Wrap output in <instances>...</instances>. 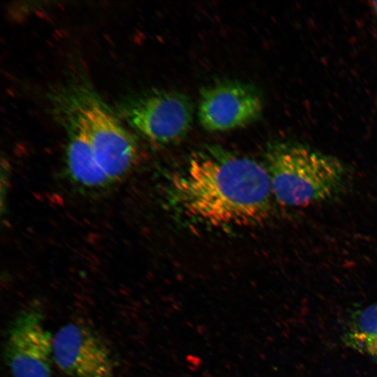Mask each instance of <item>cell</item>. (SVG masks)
<instances>
[{
	"instance_id": "obj_1",
	"label": "cell",
	"mask_w": 377,
	"mask_h": 377,
	"mask_svg": "<svg viewBox=\"0 0 377 377\" xmlns=\"http://www.w3.org/2000/svg\"><path fill=\"white\" fill-rule=\"evenodd\" d=\"M167 194L184 219L221 230L263 223L274 197L264 163L216 145L193 152L171 174Z\"/></svg>"
},
{
	"instance_id": "obj_6",
	"label": "cell",
	"mask_w": 377,
	"mask_h": 377,
	"mask_svg": "<svg viewBox=\"0 0 377 377\" xmlns=\"http://www.w3.org/2000/svg\"><path fill=\"white\" fill-rule=\"evenodd\" d=\"M263 110V97L255 86L238 80H222L201 89L198 117L205 130L221 132L256 121Z\"/></svg>"
},
{
	"instance_id": "obj_7",
	"label": "cell",
	"mask_w": 377,
	"mask_h": 377,
	"mask_svg": "<svg viewBox=\"0 0 377 377\" xmlns=\"http://www.w3.org/2000/svg\"><path fill=\"white\" fill-rule=\"evenodd\" d=\"M53 358L69 377H113L110 348L91 327L77 322L61 327L53 336Z\"/></svg>"
},
{
	"instance_id": "obj_2",
	"label": "cell",
	"mask_w": 377,
	"mask_h": 377,
	"mask_svg": "<svg viewBox=\"0 0 377 377\" xmlns=\"http://www.w3.org/2000/svg\"><path fill=\"white\" fill-rule=\"evenodd\" d=\"M264 164L273 196L286 207L334 201L346 195L352 184V172L345 162L297 141L269 144Z\"/></svg>"
},
{
	"instance_id": "obj_4",
	"label": "cell",
	"mask_w": 377,
	"mask_h": 377,
	"mask_svg": "<svg viewBox=\"0 0 377 377\" xmlns=\"http://www.w3.org/2000/svg\"><path fill=\"white\" fill-rule=\"evenodd\" d=\"M123 117L139 134L158 144H169L188 133L194 108L190 98L179 91L154 90L124 103Z\"/></svg>"
},
{
	"instance_id": "obj_8",
	"label": "cell",
	"mask_w": 377,
	"mask_h": 377,
	"mask_svg": "<svg viewBox=\"0 0 377 377\" xmlns=\"http://www.w3.org/2000/svg\"><path fill=\"white\" fill-rule=\"evenodd\" d=\"M66 167L73 182L85 188L97 189L111 184L97 162L86 135L75 123L68 142Z\"/></svg>"
},
{
	"instance_id": "obj_10",
	"label": "cell",
	"mask_w": 377,
	"mask_h": 377,
	"mask_svg": "<svg viewBox=\"0 0 377 377\" xmlns=\"http://www.w3.org/2000/svg\"><path fill=\"white\" fill-rule=\"evenodd\" d=\"M369 6L370 10L375 18V20L377 23V1H369Z\"/></svg>"
},
{
	"instance_id": "obj_9",
	"label": "cell",
	"mask_w": 377,
	"mask_h": 377,
	"mask_svg": "<svg viewBox=\"0 0 377 377\" xmlns=\"http://www.w3.org/2000/svg\"><path fill=\"white\" fill-rule=\"evenodd\" d=\"M342 339L348 347L377 362V302L352 313Z\"/></svg>"
},
{
	"instance_id": "obj_5",
	"label": "cell",
	"mask_w": 377,
	"mask_h": 377,
	"mask_svg": "<svg viewBox=\"0 0 377 377\" xmlns=\"http://www.w3.org/2000/svg\"><path fill=\"white\" fill-rule=\"evenodd\" d=\"M53 336L39 307H26L8 324L3 355L12 377H52Z\"/></svg>"
},
{
	"instance_id": "obj_3",
	"label": "cell",
	"mask_w": 377,
	"mask_h": 377,
	"mask_svg": "<svg viewBox=\"0 0 377 377\" xmlns=\"http://www.w3.org/2000/svg\"><path fill=\"white\" fill-rule=\"evenodd\" d=\"M75 123L83 131L96 159L110 183L122 180L135 165L138 144L100 101L86 97L77 108Z\"/></svg>"
}]
</instances>
